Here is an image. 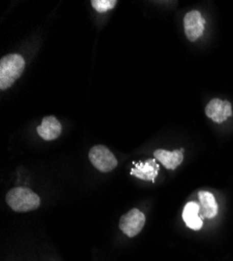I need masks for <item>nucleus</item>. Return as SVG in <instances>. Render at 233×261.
Masks as SVG:
<instances>
[{
	"mask_svg": "<svg viewBox=\"0 0 233 261\" xmlns=\"http://www.w3.org/2000/svg\"><path fill=\"white\" fill-rule=\"evenodd\" d=\"M62 132V125L57 117L50 115L46 116L42 120V123L37 127L38 135L46 141L57 139Z\"/></svg>",
	"mask_w": 233,
	"mask_h": 261,
	"instance_id": "0eeeda50",
	"label": "nucleus"
},
{
	"mask_svg": "<svg viewBox=\"0 0 233 261\" xmlns=\"http://www.w3.org/2000/svg\"><path fill=\"white\" fill-rule=\"evenodd\" d=\"M183 151L184 149H177L174 151H168L165 149H157L155 150V158L163 164V166L167 169H176L183 162Z\"/></svg>",
	"mask_w": 233,
	"mask_h": 261,
	"instance_id": "1a4fd4ad",
	"label": "nucleus"
},
{
	"mask_svg": "<svg viewBox=\"0 0 233 261\" xmlns=\"http://www.w3.org/2000/svg\"><path fill=\"white\" fill-rule=\"evenodd\" d=\"M207 117L213 119L217 123H222L232 116V107L227 100L219 98L211 99L205 109Z\"/></svg>",
	"mask_w": 233,
	"mask_h": 261,
	"instance_id": "423d86ee",
	"label": "nucleus"
},
{
	"mask_svg": "<svg viewBox=\"0 0 233 261\" xmlns=\"http://www.w3.org/2000/svg\"><path fill=\"white\" fill-rule=\"evenodd\" d=\"M7 204L15 212H29L40 207L41 200L30 188L16 187L11 189L6 197Z\"/></svg>",
	"mask_w": 233,
	"mask_h": 261,
	"instance_id": "f03ea898",
	"label": "nucleus"
},
{
	"mask_svg": "<svg viewBox=\"0 0 233 261\" xmlns=\"http://www.w3.org/2000/svg\"><path fill=\"white\" fill-rule=\"evenodd\" d=\"M200 214L205 219H214L218 214V204L215 197L210 192L200 191Z\"/></svg>",
	"mask_w": 233,
	"mask_h": 261,
	"instance_id": "9b49d317",
	"label": "nucleus"
},
{
	"mask_svg": "<svg viewBox=\"0 0 233 261\" xmlns=\"http://www.w3.org/2000/svg\"><path fill=\"white\" fill-rule=\"evenodd\" d=\"M116 4V0H91L92 8L98 13H105L114 9Z\"/></svg>",
	"mask_w": 233,
	"mask_h": 261,
	"instance_id": "f8f14e48",
	"label": "nucleus"
},
{
	"mask_svg": "<svg viewBox=\"0 0 233 261\" xmlns=\"http://www.w3.org/2000/svg\"><path fill=\"white\" fill-rule=\"evenodd\" d=\"M205 19L199 11L188 12L184 17V31L190 42L198 40L204 33Z\"/></svg>",
	"mask_w": 233,
	"mask_h": 261,
	"instance_id": "39448f33",
	"label": "nucleus"
},
{
	"mask_svg": "<svg viewBox=\"0 0 233 261\" xmlns=\"http://www.w3.org/2000/svg\"><path fill=\"white\" fill-rule=\"evenodd\" d=\"M145 224V216L138 209H132L120 217L119 229L128 237L138 235Z\"/></svg>",
	"mask_w": 233,
	"mask_h": 261,
	"instance_id": "20e7f679",
	"label": "nucleus"
},
{
	"mask_svg": "<svg viewBox=\"0 0 233 261\" xmlns=\"http://www.w3.org/2000/svg\"><path fill=\"white\" fill-rule=\"evenodd\" d=\"M134 165L135 167L131 169L132 176L143 181L155 182L159 172V165L155 159H150L144 163H134Z\"/></svg>",
	"mask_w": 233,
	"mask_h": 261,
	"instance_id": "6e6552de",
	"label": "nucleus"
},
{
	"mask_svg": "<svg viewBox=\"0 0 233 261\" xmlns=\"http://www.w3.org/2000/svg\"><path fill=\"white\" fill-rule=\"evenodd\" d=\"M200 213V205L195 202H189L185 205L183 210V221L186 226L195 231H198L203 226V221L199 216Z\"/></svg>",
	"mask_w": 233,
	"mask_h": 261,
	"instance_id": "9d476101",
	"label": "nucleus"
},
{
	"mask_svg": "<svg viewBox=\"0 0 233 261\" xmlns=\"http://www.w3.org/2000/svg\"><path fill=\"white\" fill-rule=\"evenodd\" d=\"M25 61L20 55L12 54L0 60V90H7L23 73Z\"/></svg>",
	"mask_w": 233,
	"mask_h": 261,
	"instance_id": "f257e3e1",
	"label": "nucleus"
},
{
	"mask_svg": "<svg viewBox=\"0 0 233 261\" xmlns=\"http://www.w3.org/2000/svg\"><path fill=\"white\" fill-rule=\"evenodd\" d=\"M89 160L92 165L101 172H109L118 164L112 151L105 145L93 146L89 151Z\"/></svg>",
	"mask_w": 233,
	"mask_h": 261,
	"instance_id": "7ed1b4c3",
	"label": "nucleus"
}]
</instances>
